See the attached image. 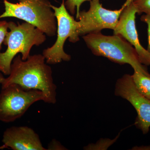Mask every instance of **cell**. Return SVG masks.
Wrapping results in <instances>:
<instances>
[{"instance_id": "1", "label": "cell", "mask_w": 150, "mask_h": 150, "mask_svg": "<svg viewBox=\"0 0 150 150\" xmlns=\"http://www.w3.org/2000/svg\"><path fill=\"white\" fill-rule=\"evenodd\" d=\"M16 84L28 89L40 91L44 95L43 102L55 104L57 101V86L54 83L51 67L46 63L43 54L30 55L25 60L21 55L12 62L10 73L5 78L1 88Z\"/></svg>"}, {"instance_id": "2", "label": "cell", "mask_w": 150, "mask_h": 150, "mask_svg": "<svg viewBox=\"0 0 150 150\" xmlns=\"http://www.w3.org/2000/svg\"><path fill=\"white\" fill-rule=\"evenodd\" d=\"M82 37L94 55L105 57L119 64H128L134 71L150 75L140 62L134 46L120 35H105L99 32L89 33Z\"/></svg>"}, {"instance_id": "3", "label": "cell", "mask_w": 150, "mask_h": 150, "mask_svg": "<svg viewBox=\"0 0 150 150\" xmlns=\"http://www.w3.org/2000/svg\"><path fill=\"white\" fill-rule=\"evenodd\" d=\"M8 29L4 42L7 48L0 53V72L6 76L9 75L12 62L17 54L21 53L23 60H26L32 47L42 45L46 39L43 32L28 23L8 22Z\"/></svg>"}, {"instance_id": "4", "label": "cell", "mask_w": 150, "mask_h": 150, "mask_svg": "<svg viewBox=\"0 0 150 150\" xmlns=\"http://www.w3.org/2000/svg\"><path fill=\"white\" fill-rule=\"evenodd\" d=\"M17 3L4 0V12L0 19L12 17L33 25L45 35L53 37L57 33V23L48 0H18Z\"/></svg>"}, {"instance_id": "5", "label": "cell", "mask_w": 150, "mask_h": 150, "mask_svg": "<svg viewBox=\"0 0 150 150\" xmlns=\"http://www.w3.org/2000/svg\"><path fill=\"white\" fill-rule=\"evenodd\" d=\"M44 95L39 90L28 89L16 84L1 88L0 92V121L13 122L21 118L35 103L43 101Z\"/></svg>"}, {"instance_id": "6", "label": "cell", "mask_w": 150, "mask_h": 150, "mask_svg": "<svg viewBox=\"0 0 150 150\" xmlns=\"http://www.w3.org/2000/svg\"><path fill=\"white\" fill-rule=\"evenodd\" d=\"M57 23V39L53 46L44 49L43 56L48 64H56L63 61L69 62L71 56L65 52L64 45L67 39L75 43L79 40L77 32V21L67 10L64 0L61 6L56 7L51 5Z\"/></svg>"}, {"instance_id": "7", "label": "cell", "mask_w": 150, "mask_h": 150, "mask_svg": "<svg viewBox=\"0 0 150 150\" xmlns=\"http://www.w3.org/2000/svg\"><path fill=\"white\" fill-rule=\"evenodd\" d=\"M131 0H126L122 7L111 10L103 8L100 0L90 1L87 11H80L77 20L78 35L83 36L89 33L101 32L103 29L114 30L122 11Z\"/></svg>"}, {"instance_id": "8", "label": "cell", "mask_w": 150, "mask_h": 150, "mask_svg": "<svg viewBox=\"0 0 150 150\" xmlns=\"http://www.w3.org/2000/svg\"><path fill=\"white\" fill-rule=\"evenodd\" d=\"M115 94L133 105L137 113L135 125L143 134H147L150 128V100L138 91L132 75L125 74L118 79L115 84Z\"/></svg>"}, {"instance_id": "9", "label": "cell", "mask_w": 150, "mask_h": 150, "mask_svg": "<svg viewBox=\"0 0 150 150\" xmlns=\"http://www.w3.org/2000/svg\"><path fill=\"white\" fill-rule=\"evenodd\" d=\"M137 13V9L133 0H131L122 11L113 33L120 35L134 46L142 64L150 66V54L142 46L139 40L135 20Z\"/></svg>"}, {"instance_id": "10", "label": "cell", "mask_w": 150, "mask_h": 150, "mask_svg": "<svg viewBox=\"0 0 150 150\" xmlns=\"http://www.w3.org/2000/svg\"><path fill=\"white\" fill-rule=\"evenodd\" d=\"M3 146L1 149L13 150H46L40 137L34 130L26 126H12L8 128L3 135Z\"/></svg>"}, {"instance_id": "11", "label": "cell", "mask_w": 150, "mask_h": 150, "mask_svg": "<svg viewBox=\"0 0 150 150\" xmlns=\"http://www.w3.org/2000/svg\"><path fill=\"white\" fill-rule=\"evenodd\" d=\"M132 76L134 85L138 91L150 100V75L134 71Z\"/></svg>"}, {"instance_id": "12", "label": "cell", "mask_w": 150, "mask_h": 150, "mask_svg": "<svg viewBox=\"0 0 150 150\" xmlns=\"http://www.w3.org/2000/svg\"><path fill=\"white\" fill-rule=\"evenodd\" d=\"M91 0H67L65 2L67 10L71 14L74 15L76 13V18L77 19L80 11V7L82 4L87 1Z\"/></svg>"}, {"instance_id": "13", "label": "cell", "mask_w": 150, "mask_h": 150, "mask_svg": "<svg viewBox=\"0 0 150 150\" xmlns=\"http://www.w3.org/2000/svg\"><path fill=\"white\" fill-rule=\"evenodd\" d=\"M133 3L138 14L150 15V0H133Z\"/></svg>"}, {"instance_id": "14", "label": "cell", "mask_w": 150, "mask_h": 150, "mask_svg": "<svg viewBox=\"0 0 150 150\" xmlns=\"http://www.w3.org/2000/svg\"><path fill=\"white\" fill-rule=\"evenodd\" d=\"M8 22L6 21H0V51L2 49V45L8 32Z\"/></svg>"}, {"instance_id": "15", "label": "cell", "mask_w": 150, "mask_h": 150, "mask_svg": "<svg viewBox=\"0 0 150 150\" xmlns=\"http://www.w3.org/2000/svg\"><path fill=\"white\" fill-rule=\"evenodd\" d=\"M141 20L147 25L148 46L147 50L150 55V15H143L141 17Z\"/></svg>"}, {"instance_id": "16", "label": "cell", "mask_w": 150, "mask_h": 150, "mask_svg": "<svg viewBox=\"0 0 150 150\" xmlns=\"http://www.w3.org/2000/svg\"><path fill=\"white\" fill-rule=\"evenodd\" d=\"M66 148L55 139L52 140L48 145L47 150H66Z\"/></svg>"}, {"instance_id": "17", "label": "cell", "mask_w": 150, "mask_h": 150, "mask_svg": "<svg viewBox=\"0 0 150 150\" xmlns=\"http://www.w3.org/2000/svg\"><path fill=\"white\" fill-rule=\"evenodd\" d=\"M5 78L4 77L2 73L0 72V83L1 84L2 83L4 80Z\"/></svg>"}]
</instances>
